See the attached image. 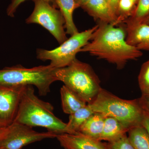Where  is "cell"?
<instances>
[{
  "label": "cell",
  "instance_id": "1",
  "mask_svg": "<svg viewBox=\"0 0 149 149\" xmlns=\"http://www.w3.org/2000/svg\"><path fill=\"white\" fill-rule=\"evenodd\" d=\"M117 26L99 22L91 40L80 52L88 53L107 61L116 65L118 69H123L129 61L142 56V51L126 42L125 27Z\"/></svg>",
  "mask_w": 149,
  "mask_h": 149
},
{
  "label": "cell",
  "instance_id": "2",
  "mask_svg": "<svg viewBox=\"0 0 149 149\" xmlns=\"http://www.w3.org/2000/svg\"><path fill=\"white\" fill-rule=\"evenodd\" d=\"M54 107L35 95L33 86H25L22 93L18 111L14 122L30 127H41L56 134L69 133L67 123L57 117Z\"/></svg>",
  "mask_w": 149,
  "mask_h": 149
},
{
  "label": "cell",
  "instance_id": "3",
  "mask_svg": "<svg viewBox=\"0 0 149 149\" xmlns=\"http://www.w3.org/2000/svg\"><path fill=\"white\" fill-rule=\"evenodd\" d=\"M90 105L94 112L114 118L128 129L142 125L143 107L141 98L125 100L102 89Z\"/></svg>",
  "mask_w": 149,
  "mask_h": 149
},
{
  "label": "cell",
  "instance_id": "4",
  "mask_svg": "<svg viewBox=\"0 0 149 149\" xmlns=\"http://www.w3.org/2000/svg\"><path fill=\"white\" fill-rule=\"evenodd\" d=\"M55 74L67 88L91 104L102 89L100 81L92 67L75 58L69 65L56 68Z\"/></svg>",
  "mask_w": 149,
  "mask_h": 149
},
{
  "label": "cell",
  "instance_id": "5",
  "mask_svg": "<svg viewBox=\"0 0 149 149\" xmlns=\"http://www.w3.org/2000/svg\"><path fill=\"white\" fill-rule=\"evenodd\" d=\"M56 68L50 65L26 68L20 65L0 70V86L19 87L35 86L40 96L50 92V86L57 81Z\"/></svg>",
  "mask_w": 149,
  "mask_h": 149
},
{
  "label": "cell",
  "instance_id": "6",
  "mask_svg": "<svg viewBox=\"0 0 149 149\" xmlns=\"http://www.w3.org/2000/svg\"><path fill=\"white\" fill-rule=\"evenodd\" d=\"M97 27V24L91 29L71 35L54 49H38L37 58L43 61H50V65L55 68L68 66L76 58V54L80 52V49L91 40Z\"/></svg>",
  "mask_w": 149,
  "mask_h": 149
},
{
  "label": "cell",
  "instance_id": "7",
  "mask_svg": "<svg viewBox=\"0 0 149 149\" xmlns=\"http://www.w3.org/2000/svg\"><path fill=\"white\" fill-rule=\"evenodd\" d=\"M35 8L26 19L27 24L35 23L44 27L60 44L68 39L65 31V21L60 10L43 0H34Z\"/></svg>",
  "mask_w": 149,
  "mask_h": 149
},
{
  "label": "cell",
  "instance_id": "8",
  "mask_svg": "<svg viewBox=\"0 0 149 149\" xmlns=\"http://www.w3.org/2000/svg\"><path fill=\"white\" fill-rule=\"evenodd\" d=\"M57 134L48 131L39 132L28 125L14 122L5 139L0 144V148L6 149H22L32 143L44 139H54Z\"/></svg>",
  "mask_w": 149,
  "mask_h": 149
},
{
  "label": "cell",
  "instance_id": "9",
  "mask_svg": "<svg viewBox=\"0 0 149 149\" xmlns=\"http://www.w3.org/2000/svg\"><path fill=\"white\" fill-rule=\"evenodd\" d=\"M24 87L0 86V125L9 126L14 121Z\"/></svg>",
  "mask_w": 149,
  "mask_h": 149
},
{
  "label": "cell",
  "instance_id": "10",
  "mask_svg": "<svg viewBox=\"0 0 149 149\" xmlns=\"http://www.w3.org/2000/svg\"><path fill=\"white\" fill-rule=\"evenodd\" d=\"M61 146L66 149H108L106 143L79 133H62L56 137Z\"/></svg>",
  "mask_w": 149,
  "mask_h": 149
},
{
  "label": "cell",
  "instance_id": "11",
  "mask_svg": "<svg viewBox=\"0 0 149 149\" xmlns=\"http://www.w3.org/2000/svg\"><path fill=\"white\" fill-rule=\"evenodd\" d=\"M81 8L99 22L113 24L115 22L110 6L105 0H90Z\"/></svg>",
  "mask_w": 149,
  "mask_h": 149
},
{
  "label": "cell",
  "instance_id": "12",
  "mask_svg": "<svg viewBox=\"0 0 149 149\" xmlns=\"http://www.w3.org/2000/svg\"><path fill=\"white\" fill-rule=\"evenodd\" d=\"M126 41L139 50L149 51V25L142 23L134 27H125Z\"/></svg>",
  "mask_w": 149,
  "mask_h": 149
},
{
  "label": "cell",
  "instance_id": "13",
  "mask_svg": "<svg viewBox=\"0 0 149 149\" xmlns=\"http://www.w3.org/2000/svg\"><path fill=\"white\" fill-rule=\"evenodd\" d=\"M129 129L114 118L106 117L100 141L112 142L126 135Z\"/></svg>",
  "mask_w": 149,
  "mask_h": 149
},
{
  "label": "cell",
  "instance_id": "14",
  "mask_svg": "<svg viewBox=\"0 0 149 149\" xmlns=\"http://www.w3.org/2000/svg\"><path fill=\"white\" fill-rule=\"evenodd\" d=\"M105 118L106 116L102 113H94L81 125L79 132L100 141L103 130Z\"/></svg>",
  "mask_w": 149,
  "mask_h": 149
},
{
  "label": "cell",
  "instance_id": "15",
  "mask_svg": "<svg viewBox=\"0 0 149 149\" xmlns=\"http://www.w3.org/2000/svg\"><path fill=\"white\" fill-rule=\"evenodd\" d=\"M60 94L62 107L66 114H72L88 104L65 85L61 88Z\"/></svg>",
  "mask_w": 149,
  "mask_h": 149
},
{
  "label": "cell",
  "instance_id": "16",
  "mask_svg": "<svg viewBox=\"0 0 149 149\" xmlns=\"http://www.w3.org/2000/svg\"><path fill=\"white\" fill-rule=\"evenodd\" d=\"M56 1L64 18L66 34L71 36L79 32L73 20V13L76 9L74 0H56Z\"/></svg>",
  "mask_w": 149,
  "mask_h": 149
},
{
  "label": "cell",
  "instance_id": "17",
  "mask_svg": "<svg viewBox=\"0 0 149 149\" xmlns=\"http://www.w3.org/2000/svg\"><path fill=\"white\" fill-rule=\"evenodd\" d=\"M94 113L90 105L88 104L74 113L70 115L69 120L67 123V126L70 134L79 133V129L81 125Z\"/></svg>",
  "mask_w": 149,
  "mask_h": 149
},
{
  "label": "cell",
  "instance_id": "18",
  "mask_svg": "<svg viewBox=\"0 0 149 149\" xmlns=\"http://www.w3.org/2000/svg\"><path fill=\"white\" fill-rule=\"evenodd\" d=\"M149 17V0H139L132 15L123 22L125 27L143 23Z\"/></svg>",
  "mask_w": 149,
  "mask_h": 149
},
{
  "label": "cell",
  "instance_id": "19",
  "mask_svg": "<svg viewBox=\"0 0 149 149\" xmlns=\"http://www.w3.org/2000/svg\"><path fill=\"white\" fill-rule=\"evenodd\" d=\"M128 140L135 149H149V137L146 130L142 125L130 128Z\"/></svg>",
  "mask_w": 149,
  "mask_h": 149
},
{
  "label": "cell",
  "instance_id": "20",
  "mask_svg": "<svg viewBox=\"0 0 149 149\" xmlns=\"http://www.w3.org/2000/svg\"><path fill=\"white\" fill-rule=\"evenodd\" d=\"M138 81L142 95H149V59L142 65Z\"/></svg>",
  "mask_w": 149,
  "mask_h": 149
},
{
  "label": "cell",
  "instance_id": "21",
  "mask_svg": "<svg viewBox=\"0 0 149 149\" xmlns=\"http://www.w3.org/2000/svg\"><path fill=\"white\" fill-rule=\"evenodd\" d=\"M108 149H135L125 135L120 139L106 143Z\"/></svg>",
  "mask_w": 149,
  "mask_h": 149
},
{
  "label": "cell",
  "instance_id": "22",
  "mask_svg": "<svg viewBox=\"0 0 149 149\" xmlns=\"http://www.w3.org/2000/svg\"><path fill=\"white\" fill-rule=\"evenodd\" d=\"M27 0H12L11 2L7 9V14L8 16L13 17L15 13L19 6L22 3ZM34 1V0H33ZM48 2L56 8H58L56 0H43Z\"/></svg>",
  "mask_w": 149,
  "mask_h": 149
},
{
  "label": "cell",
  "instance_id": "23",
  "mask_svg": "<svg viewBox=\"0 0 149 149\" xmlns=\"http://www.w3.org/2000/svg\"><path fill=\"white\" fill-rule=\"evenodd\" d=\"M140 98L143 107V120H142L141 124L146 130L149 137V109L146 106L141 97Z\"/></svg>",
  "mask_w": 149,
  "mask_h": 149
},
{
  "label": "cell",
  "instance_id": "24",
  "mask_svg": "<svg viewBox=\"0 0 149 149\" xmlns=\"http://www.w3.org/2000/svg\"><path fill=\"white\" fill-rule=\"evenodd\" d=\"M11 125L9 126L0 125V144L3 140L5 139L9 131Z\"/></svg>",
  "mask_w": 149,
  "mask_h": 149
},
{
  "label": "cell",
  "instance_id": "25",
  "mask_svg": "<svg viewBox=\"0 0 149 149\" xmlns=\"http://www.w3.org/2000/svg\"><path fill=\"white\" fill-rule=\"evenodd\" d=\"M119 1V0H111L110 3L111 9L113 14V16L115 18L116 21V19H117L118 7Z\"/></svg>",
  "mask_w": 149,
  "mask_h": 149
},
{
  "label": "cell",
  "instance_id": "26",
  "mask_svg": "<svg viewBox=\"0 0 149 149\" xmlns=\"http://www.w3.org/2000/svg\"><path fill=\"white\" fill-rule=\"evenodd\" d=\"M76 5V9L81 7L82 6L88 2L90 0H74Z\"/></svg>",
  "mask_w": 149,
  "mask_h": 149
},
{
  "label": "cell",
  "instance_id": "27",
  "mask_svg": "<svg viewBox=\"0 0 149 149\" xmlns=\"http://www.w3.org/2000/svg\"><path fill=\"white\" fill-rule=\"evenodd\" d=\"M141 98L146 106L149 109V95L146 96L142 95Z\"/></svg>",
  "mask_w": 149,
  "mask_h": 149
},
{
  "label": "cell",
  "instance_id": "28",
  "mask_svg": "<svg viewBox=\"0 0 149 149\" xmlns=\"http://www.w3.org/2000/svg\"><path fill=\"white\" fill-rule=\"evenodd\" d=\"M143 23H145V24H146L149 25V17Z\"/></svg>",
  "mask_w": 149,
  "mask_h": 149
},
{
  "label": "cell",
  "instance_id": "29",
  "mask_svg": "<svg viewBox=\"0 0 149 149\" xmlns=\"http://www.w3.org/2000/svg\"><path fill=\"white\" fill-rule=\"evenodd\" d=\"M105 1H106V2L107 3H108L109 4V5L110 6V3L111 0H105Z\"/></svg>",
  "mask_w": 149,
  "mask_h": 149
},
{
  "label": "cell",
  "instance_id": "30",
  "mask_svg": "<svg viewBox=\"0 0 149 149\" xmlns=\"http://www.w3.org/2000/svg\"><path fill=\"white\" fill-rule=\"evenodd\" d=\"M132 1H133L135 3H136V5H137V3H138L139 0H132Z\"/></svg>",
  "mask_w": 149,
  "mask_h": 149
},
{
  "label": "cell",
  "instance_id": "31",
  "mask_svg": "<svg viewBox=\"0 0 149 149\" xmlns=\"http://www.w3.org/2000/svg\"><path fill=\"white\" fill-rule=\"evenodd\" d=\"M0 149H6L4 148H0Z\"/></svg>",
  "mask_w": 149,
  "mask_h": 149
},
{
  "label": "cell",
  "instance_id": "32",
  "mask_svg": "<svg viewBox=\"0 0 149 149\" xmlns=\"http://www.w3.org/2000/svg\"></svg>",
  "mask_w": 149,
  "mask_h": 149
}]
</instances>
